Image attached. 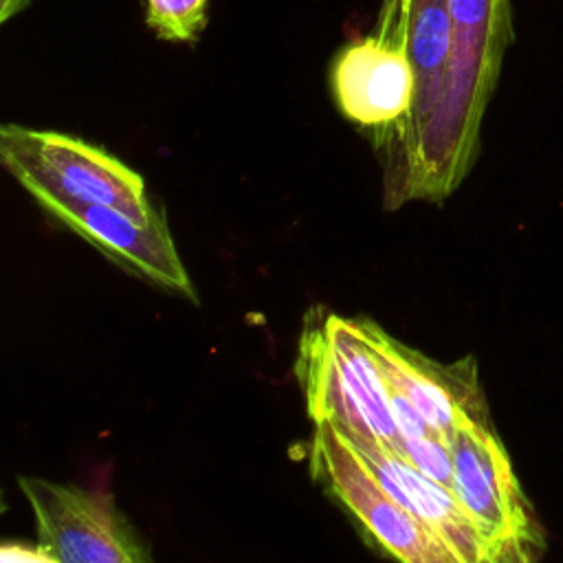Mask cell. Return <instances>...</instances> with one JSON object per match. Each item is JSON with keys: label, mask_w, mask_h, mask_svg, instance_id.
<instances>
[{"label": "cell", "mask_w": 563, "mask_h": 563, "mask_svg": "<svg viewBox=\"0 0 563 563\" xmlns=\"http://www.w3.org/2000/svg\"><path fill=\"white\" fill-rule=\"evenodd\" d=\"M453 53L440 110L396 185L383 191L385 209L446 200L479 154V132L504 55L512 44L510 0H449Z\"/></svg>", "instance_id": "cell-1"}, {"label": "cell", "mask_w": 563, "mask_h": 563, "mask_svg": "<svg viewBox=\"0 0 563 563\" xmlns=\"http://www.w3.org/2000/svg\"><path fill=\"white\" fill-rule=\"evenodd\" d=\"M306 321L297 380L303 389L310 418L332 424L358 444H378L402 451L387 383L367 347L356 319L312 312Z\"/></svg>", "instance_id": "cell-2"}, {"label": "cell", "mask_w": 563, "mask_h": 563, "mask_svg": "<svg viewBox=\"0 0 563 563\" xmlns=\"http://www.w3.org/2000/svg\"><path fill=\"white\" fill-rule=\"evenodd\" d=\"M0 158L37 205L48 200L108 205L141 222L161 211L150 202L141 174L70 134L4 123Z\"/></svg>", "instance_id": "cell-3"}, {"label": "cell", "mask_w": 563, "mask_h": 563, "mask_svg": "<svg viewBox=\"0 0 563 563\" xmlns=\"http://www.w3.org/2000/svg\"><path fill=\"white\" fill-rule=\"evenodd\" d=\"M330 86L341 114L367 130L374 150L407 121L416 101V75L400 0H383L376 26L336 53Z\"/></svg>", "instance_id": "cell-4"}, {"label": "cell", "mask_w": 563, "mask_h": 563, "mask_svg": "<svg viewBox=\"0 0 563 563\" xmlns=\"http://www.w3.org/2000/svg\"><path fill=\"white\" fill-rule=\"evenodd\" d=\"M310 473L372 543L398 563H460L442 539L380 486L354 446L328 422H314Z\"/></svg>", "instance_id": "cell-5"}, {"label": "cell", "mask_w": 563, "mask_h": 563, "mask_svg": "<svg viewBox=\"0 0 563 563\" xmlns=\"http://www.w3.org/2000/svg\"><path fill=\"white\" fill-rule=\"evenodd\" d=\"M40 543L62 563H150L130 523L106 497L42 477H20Z\"/></svg>", "instance_id": "cell-6"}, {"label": "cell", "mask_w": 563, "mask_h": 563, "mask_svg": "<svg viewBox=\"0 0 563 563\" xmlns=\"http://www.w3.org/2000/svg\"><path fill=\"white\" fill-rule=\"evenodd\" d=\"M391 394L402 396L431 431L453 438L457 427L486 411L475 358L440 363L389 336L369 319H356Z\"/></svg>", "instance_id": "cell-7"}, {"label": "cell", "mask_w": 563, "mask_h": 563, "mask_svg": "<svg viewBox=\"0 0 563 563\" xmlns=\"http://www.w3.org/2000/svg\"><path fill=\"white\" fill-rule=\"evenodd\" d=\"M400 11L407 31V53L416 75V101L396 134L376 147L383 165V191L396 185L429 132L442 103L453 53L449 0H400Z\"/></svg>", "instance_id": "cell-8"}, {"label": "cell", "mask_w": 563, "mask_h": 563, "mask_svg": "<svg viewBox=\"0 0 563 563\" xmlns=\"http://www.w3.org/2000/svg\"><path fill=\"white\" fill-rule=\"evenodd\" d=\"M40 207L125 271L189 299L196 297L163 211L141 222L108 205L48 200Z\"/></svg>", "instance_id": "cell-9"}, {"label": "cell", "mask_w": 563, "mask_h": 563, "mask_svg": "<svg viewBox=\"0 0 563 563\" xmlns=\"http://www.w3.org/2000/svg\"><path fill=\"white\" fill-rule=\"evenodd\" d=\"M147 24L169 42H194L207 24L209 0H145Z\"/></svg>", "instance_id": "cell-10"}, {"label": "cell", "mask_w": 563, "mask_h": 563, "mask_svg": "<svg viewBox=\"0 0 563 563\" xmlns=\"http://www.w3.org/2000/svg\"><path fill=\"white\" fill-rule=\"evenodd\" d=\"M453 438H444L435 431L405 438L400 455L407 457L422 475L455 493V466H453Z\"/></svg>", "instance_id": "cell-11"}, {"label": "cell", "mask_w": 563, "mask_h": 563, "mask_svg": "<svg viewBox=\"0 0 563 563\" xmlns=\"http://www.w3.org/2000/svg\"><path fill=\"white\" fill-rule=\"evenodd\" d=\"M0 563H62V561L44 543L29 545L20 541H9L0 548Z\"/></svg>", "instance_id": "cell-12"}, {"label": "cell", "mask_w": 563, "mask_h": 563, "mask_svg": "<svg viewBox=\"0 0 563 563\" xmlns=\"http://www.w3.org/2000/svg\"><path fill=\"white\" fill-rule=\"evenodd\" d=\"M31 4V0H0V20L7 22L9 18H13L15 13H20L22 9H26Z\"/></svg>", "instance_id": "cell-13"}]
</instances>
